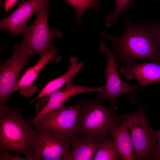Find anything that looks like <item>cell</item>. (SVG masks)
I'll return each instance as SVG.
<instances>
[{
  "instance_id": "1",
  "label": "cell",
  "mask_w": 160,
  "mask_h": 160,
  "mask_svg": "<svg viewBox=\"0 0 160 160\" xmlns=\"http://www.w3.org/2000/svg\"><path fill=\"white\" fill-rule=\"evenodd\" d=\"M126 15L123 21L126 28L120 35L114 36L101 32L111 41L113 51L122 66L132 65L137 60L149 59L160 64V51L153 40L148 25L135 22Z\"/></svg>"
},
{
  "instance_id": "2",
  "label": "cell",
  "mask_w": 160,
  "mask_h": 160,
  "mask_svg": "<svg viewBox=\"0 0 160 160\" xmlns=\"http://www.w3.org/2000/svg\"><path fill=\"white\" fill-rule=\"evenodd\" d=\"M34 129L17 107L0 111V150L23 154L31 160Z\"/></svg>"
},
{
  "instance_id": "3",
  "label": "cell",
  "mask_w": 160,
  "mask_h": 160,
  "mask_svg": "<svg viewBox=\"0 0 160 160\" xmlns=\"http://www.w3.org/2000/svg\"><path fill=\"white\" fill-rule=\"evenodd\" d=\"M100 97L82 101L76 134L97 140L112 136L120 121L114 113L115 106L106 107Z\"/></svg>"
},
{
  "instance_id": "4",
  "label": "cell",
  "mask_w": 160,
  "mask_h": 160,
  "mask_svg": "<svg viewBox=\"0 0 160 160\" xmlns=\"http://www.w3.org/2000/svg\"><path fill=\"white\" fill-rule=\"evenodd\" d=\"M120 121L129 129L137 160H153L159 131L151 127L147 119L144 107L140 106L127 114H117Z\"/></svg>"
},
{
  "instance_id": "5",
  "label": "cell",
  "mask_w": 160,
  "mask_h": 160,
  "mask_svg": "<svg viewBox=\"0 0 160 160\" xmlns=\"http://www.w3.org/2000/svg\"><path fill=\"white\" fill-rule=\"evenodd\" d=\"M34 127L31 160H68L71 138L39 126Z\"/></svg>"
},
{
  "instance_id": "6",
  "label": "cell",
  "mask_w": 160,
  "mask_h": 160,
  "mask_svg": "<svg viewBox=\"0 0 160 160\" xmlns=\"http://www.w3.org/2000/svg\"><path fill=\"white\" fill-rule=\"evenodd\" d=\"M32 55L30 49L22 41L14 47L10 57L0 66V110L8 109L5 103L12 93L22 70L28 63Z\"/></svg>"
},
{
  "instance_id": "7",
  "label": "cell",
  "mask_w": 160,
  "mask_h": 160,
  "mask_svg": "<svg viewBox=\"0 0 160 160\" xmlns=\"http://www.w3.org/2000/svg\"><path fill=\"white\" fill-rule=\"evenodd\" d=\"M49 3L40 8L35 14L36 17L33 23L25 28L22 41L29 47L32 54H36L41 58L54 47L51 41L55 37H60V32L51 30L48 26L47 17Z\"/></svg>"
},
{
  "instance_id": "8",
  "label": "cell",
  "mask_w": 160,
  "mask_h": 160,
  "mask_svg": "<svg viewBox=\"0 0 160 160\" xmlns=\"http://www.w3.org/2000/svg\"><path fill=\"white\" fill-rule=\"evenodd\" d=\"M82 101L70 106L62 105L48 113L35 126L62 133L70 138L76 135Z\"/></svg>"
},
{
  "instance_id": "9",
  "label": "cell",
  "mask_w": 160,
  "mask_h": 160,
  "mask_svg": "<svg viewBox=\"0 0 160 160\" xmlns=\"http://www.w3.org/2000/svg\"><path fill=\"white\" fill-rule=\"evenodd\" d=\"M100 50L107 56V63L104 72L106 81L103 86L100 98L103 101L109 100L113 105L120 96L135 92L138 88L137 84L130 85L124 82L119 74L116 61V57L111 49L108 48L103 40L100 42Z\"/></svg>"
},
{
  "instance_id": "10",
  "label": "cell",
  "mask_w": 160,
  "mask_h": 160,
  "mask_svg": "<svg viewBox=\"0 0 160 160\" xmlns=\"http://www.w3.org/2000/svg\"><path fill=\"white\" fill-rule=\"evenodd\" d=\"M102 89L103 86L91 87L77 85L68 82L63 89L41 99L36 105V116L29 121L34 126L48 113L63 105L72 97L87 92H97L101 93Z\"/></svg>"
},
{
  "instance_id": "11",
  "label": "cell",
  "mask_w": 160,
  "mask_h": 160,
  "mask_svg": "<svg viewBox=\"0 0 160 160\" xmlns=\"http://www.w3.org/2000/svg\"><path fill=\"white\" fill-rule=\"evenodd\" d=\"M48 3L49 0H21L13 12L0 20L1 30L15 35H23L31 16Z\"/></svg>"
},
{
  "instance_id": "12",
  "label": "cell",
  "mask_w": 160,
  "mask_h": 160,
  "mask_svg": "<svg viewBox=\"0 0 160 160\" xmlns=\"http://www.w3.org/2000/svg\"><path fill=\"white\" fill-rule=\"evenodd\" d=\"M121 75L129 80L135 79L142 86L160 81V64L144 61L141 64L135 63L122 66Z\"/></svg>"
},
{
  "instance_id": "13",
  "label": "cell",
  "mask_w": 160,
  "mask_h": 160,
  "mask_svg": "<svg viewBox=\"0 0 160 160\" xmlns=\"http://www.w3.org/2000/svg\"><path fill=\"white\" fill-rule=\"evenodd\" d=\"M57 51L54 47L50 51L40 58L34 66L28 68L20 79L14 88L12 93L17 90L20 89L21 95L28 97L33 95L36 91L37 88L33 85V83L42 68L55 57Z\"/></svg>"
},
{
  "instance_id": "14",
  "label": "cell",
  "mask_w": 160,
  "mask_h": 160,
  "mask_svg": "<svg viewBox=\"0 0 160 160\" xmlns=\"http://www.w3.org/2000/svg\"><path fill=\"white\" fill-rule=\"evenodd\" d=\"M128 127L124 122L119 126L112 136L118 158L122 160H133L136 154L129 134Z\"/></svg>"
},
{
  "instance_id": "15",
  "label": "cell",
  "mask_w": 160,
  "mask_h": 160,
  "mask_svg": "<svg viewBox=\"0 0 160 160\" xmlns=\"http://www.w3.org/2000/svg\"><path fill=\"white\" fill-rule=\"evenodd\" d=\"M72 149L68 160H89L92 159L97 148L99 140L77 134L71 137Z\"/></svg>"
},
{
  "instance_id": "16",
  "label": "cell",
  "mask_w": 160,
  "mask_h": 160,
  "mask_svg": "<svg viewBox=\"0 0 160 160\" xmlns=\"http://www.w3.org/2000/svg\"><path fill=\"white\" fill-rule=\"evenodd\" d=\"M68 69L65 74L48 82L31 103L37 99H40L57 91L64 85L73 80L76 73L81 69L85 62H79L76 58L72 57Z\"/></svg>"
},
{
  "instance_id": "17",
  "label": "cell",
  "mask_w": 160,
  "mask_h": 160,
  "mask_svg": "<svg viewBox=\"0 0 160 160\" xmlns=\"http://www.w3.org/2000/svg\"><path fill=\"white\" fill-rule=\"evenodd\" d=\"M117 158L113 137L99 140L96 152L92 160H113Z\"/></svg>"
},
{
  "instance_id": "18",
  "label": "cell",
  "mask_w": 160,
  "mask_h": 160,
  "mask_svg": "<svg viewBox=\"0 0 160 160\" xmlns=\"http://www.w3.org/2000/svg\"><path fill=\"white\" fill-rule=\"evenodd\" d=\"M134 0H115V8L114 11L108 14L105 25L109 27L117 21L119 15L122 13H126L127 11L133 6Z\"/></svg>"
},
{
  "instance_id": "19",
  "label": "cell",
  "mask_w": 160,
  "mask_h": 160,
  "mask_svg": "<svg viewBox=\"0 0 160 160\" xmlns=\"http://www.w3.org/2000/svg\"><path fill=\"white\" fill-rule=\"evenodd\" d=\"M71 4L76 12V17L79 25L81 24L82 16L88 8L98 9L99 0H63Z\"/></svg>"
},
{
  "instance_id": "20",
  "label": "cell",
  "mask_w": 160,
  "mask_h": 160,
  "mask_svg": "<svg viewBox=\"0 0 160 160\" xmlns=\"http://www.w3.org/2000/svg\"><path fill=\"white\" fill-rule=\"evenodd\" d=\"M151 36L159 48H160V23H156L150 21L147 25Z\"/></svg>"
},
{
  "instance_id": "21",
  "label": "cell",
  "mask_w": 160,
  "mask_h": 160,
  "mask_svg": "<svg viewBox=\"0 0 160 160\" xmlns=\"http://www.w3.org/2000/svg\"><path fill=\"white\" fill-rule=\"evenodd\" d=\"M7 151L0 150V160H27L20 156L18 155H14L9 153Z\"/></svg>"
},
{
  "instance_id": "22",
  "label": "cell",
  "mask_w": 160,
  "mask_h": 160,
  "mask_svg": "<svg viewBox=\"0 0 160 160\" xmlns=\"http://www.w3.org/2000/svg\"><path fill=\"white\" fill-rule=\"evenodd\" d=\"M18 0H5L4 9L7 12L17 3Z\"/></svg>"
},
{
  "instance_id": "23",
  "label": "cell",
  "mask_w": 160,
  "mask_h": 160,
  "mask_svg": "<svg viewBox=\"0 0 160 160\" xmlns=\"http://www.w3.org/2000/svg\"><path fill=\"white\" fill-rule=\"evenodd\" d=\"M159 132L157 139L156 153L153 160L160 159V131Z\"/></svg>"
},
{
  "instance_id": "24",
  "label": "cell",
  "mask_w": 160,
  "mask_h": 160,
  "mask_svg": "<svg viewBox=\"0 0 160 160\" xmlns=\"http://www.w3.org/2000/svg\"><path fill=\"white\" fill-rule=\"evenodd\" d=\"M159 0L160 1V0Z\"/></svg>"
},
{
  "instance_id": "25",
  "label": "cell",
  "mask_w": 160,
  "mask_h": 160,
  "mask_svg": "<svg viewBox=\"0 0 160 160\" xmlns=\"http://www.w3.org/2000/svg\"></svg>"
}]
</instances>
